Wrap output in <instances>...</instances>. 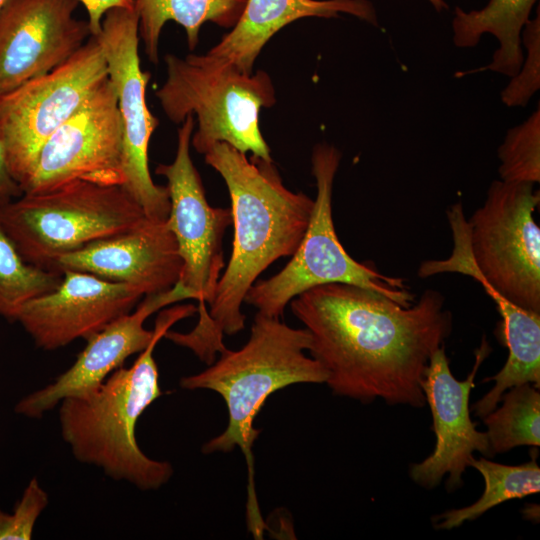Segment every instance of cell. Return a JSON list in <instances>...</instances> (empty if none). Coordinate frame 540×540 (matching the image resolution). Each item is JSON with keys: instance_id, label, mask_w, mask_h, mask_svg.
<instances>
[{"instance_id": "obj_2", "label": "cell", "mask_w": 540, "mask_h": 540, "mask_svg": "<svg viewBox=\"0 0 540 540\" xmlns=\"http://www.w3.org/2000/svg\"><path fill=\"white\" fill-rule=\"evenodd\" d=\"M205 162L224 179L230 200L234 236L232 252L207 312L195 327L164 337L190 349L208 366L227 348L225 335L244 328L245 296L259 275L277 259L292 256L308 227L314 200L284 184L273 161L251 156L226 143L204 154Z\"/></svg>"}, {"instance_id": "obj_16", "label": "cell", "mask_w": 540, "mask_h": 540, "mask_svg": "<svg viewBox=\"0 0 540 540\" xmlns=\"http://www.w3.org/2000/svg\"><path fill=\"white\" fill-rule=\"evenodd\" d=\"M191 299L189 292L176 283L172 288L145 295L133 312H129L89 336L75 362L53 382L20 399L15 412L39 419L67 397L85 396L96 390L125 360L142 352L151 342L154 330L144 327L154 312L179 301Z\"/></svg>"}, {"instance_id": "obj_20", "label": "cell", "mask_w": 540, "mask_h": 540, "mask_svg": "<svg viewBox=\"0 0 540 540\" xmlns=\"http://www.w3.org/2000/svg\"><path fill=\"white\" fill-rule=\"evenodd\" d=\"M246 1L242 0H135L139 18V37L148 60H159V39L164 25L174 21L185 32L189 49L199 42L201 26L212 22L232 28L239 19Z\"/></svg>"}, {"instance_id": "obj_5", "label": "cell", "mask_w": 540, "mask_h": 540, "mask_svg": "<svg viewBox=\"0 0 540 540\" xmlns=\"http://www.w3.org/2000/svg\"><path fill=\"white\" fill-rule=\"evenodd\" d=\"M310 346L306 328H292L280 318L257 312L242 348L226 349L204 371L182 377V388L217 392L227 407L225 430L206 442L202 451L230 452L238 446L251 473V448L260 433L253 424L268 397L293 384L326 382L325 368L305 354Z\"/></svg>"}, {"instance_id": "obj_30", "label": "cell", "mask_w": 540, "mask_h": 540, "mask_svg": "<svg viewBox=\"0 0 540 540\" xmlns=\"http://www.w3.org/2000/svg\"><path fill=\"white\" fill-rule=\"evenodd\" d=\"M6 0H0V9L2 8V6L4 5Z\"/></svg>"}, {"instance_id": "obj_7", "label": "cell", "mask_w": 540, "mask_h": 540, "mask_svg": "<svg viewBox=\"0 0 540 540\" xmlns=\"http://www.w3.org/2000/svg\"><path fill=\"white\" fill-rule=\"evenodd\" d=\"M146 219L122 186L79 179L46 192L22 194L0 207V223L21 256L48 270L55 258Z\"/></svg>"}, {"instance_id": "obj_12", "label": "cell", "mask_w": 540, "mask_h": 540, "mask_svg": "<svg viewBox=\"0 0 540 540\" xmlns=\"http://www.w3.org/2000/svg\"><path fill=\"white\" fill-rule=\"evenodd\" d=\"M122 147L117 93L107 77L46 140L21 190L37 194L77 179L121 186Z\"/></svg>"}, {"instance_id": "obj_1", "label": "cell", "mask_w": 540, "mask_h": 540, "mask_svg": "<svg viewBox=\"0 0 540 540\" xmlns=\"http://www.w3.org/2000/svg\"><path fill=\"white\" fill-rule=\"evenodd\" d=\"M444 302L427 289L404 307L369 289L328 283L299 294L290 307L310 333L309 352L334 394L420 408L429 360L452 330Z\"/></svg>"}, {"instance_id": "obj_3", "label": "cell", "mask_w": 540, "mask_h": 540, "mask_svg": "<svg viewBox=\"0 0 540 540\" xmlns=\"http://www.w3.org/2000/svg\"><path fill=\"white\" fill-rule=\"evenodd\" d=\"M196 312L193 304L160 311L153 339L130 367L112 372L93 392L67 397L58 404L60 433L76 460L143 491L157 490L170 480L172 465L140 449L136 425L162 395L153 356L157 343L173 324Z\"/></svg>"}, {"instance_id": "obj_13", "label": "cell", "mask_w": 540, "mask_h": 540, "mask_svg": "<svg viewBox=\"0 0 540 540\" xmlns=\"http://www.w3.org/2000/svg\"><path fill=\"white\" fill-rule=\"evenodd\" d=\"M78 0H6L0 9V95L66 62L90 35Z\"/></svg>"}, {"instance_id": "obj_21", "label": "cell", "mask_w": 540, "mask_h": 540, "mask_svg": "<svg viewBox=\"0 0 540 540\" xmlns=\"http://www.w3.org/2000/svg\"><path fill=\"white\" fill-rule=\"evenodd\" d=\"M470 466L480 472L485 481L483 495L472 505L449 510L439 515L440 529H452L465 521L475 520L492 507L511 499H520L540 490V468L536 460L510 466L486 458L470 460Z\"/></svg>"}, {"instance_id": "obj_19", "label": "cell", "mask_w": 540, "mask_h": 540, "mask_svg": "<svg viewBox=\"0 0 540 540\" xmlns=\"http://www.w3.org/2000/svg\"><path fill=\"white\" fill-rule=\"evenodd\" d=\"M538 0H489L478 10L464 11L457 6L452 19V39L458 48L475 47L485 34L498 41L490 63L457 73V77L490 71L514 77L520 70L525 51L521 34Z\"/></svg>"}, {"instance_id": "obj_9", "label": "cell", "mask_w": 540, "mask_h": 540, "mask_svg": "<svg viewBox=\"0 0 540 540\" xmlns=\"http://www.w3.org/2000/svg\"><path fill=\"white\" fill-rule=\"evenodd\" d=\"M107 77L102 46L91 36L54 70L0 95V134L20 188L46 140Z\"/></svg>"}, {"instance_id": "obj_23", "label": "cell", "mask_w": 540, "mask_h": 540, "mask_svg": "<svg viewBox=\"0 0 540 540\" xmlns=\"http://www.w3.org/2000/svg\"><path fill=\"white\" fill-rule=\"evenodd\" d=\"M62 273L28 263L0 223V316L15 322L22 306L53 291Z\"/></svg>"}, {"instance_id": "obj_15", "label": "cell", "mask_w": 540, "mask_h": 540, "mask_svg": "<svg viewBox=\"0 0 540 540\" xmlns=\"http://www.w3.org/2000/svg\"><path fill=\"white\" fill-rule=\"evenodd\" d=\"M51 292L25 303L16 321L41 349L51 351L87 339L131 312L143 294L136 288L95 275L64 270Z\"/></svg>"}, {"instance_id": "obj_28", "label": "cell", "mask_w": 540, "mask_h": 540, "mask_svg": "<svg viewBox=\"0 0 540 540\" xmlns=\"http://www.w3.org/2000/svg\"><path fill=\"white\" fill-rule=\"evenodd\" d=\"M23 194L19 184L13 178L6 156L5 145L0 134V207Z\"/></svg>"}, {"instance_id": "obj_31", "label": "cell", "mask_w": 540, "mask_h": 540, "mask_svg": "<svg viewBox=\"0 0 540 540\" xmlns=\"http://www.w3.org/2000/svg\"><path fill=\"white\" fill-rule=\"evenodd\" d=\"M242 1H246V0H242Z\"/></svg>"}, {"instance_id": "obj_24", "label": "cell", "mask_w": 540, "mask_h": 540, "mask_svg": "<svg viewBox=\"0 0 540 540\" xmlns=\"http://www.w3.org/2000/svg\"><path fill=\"white\" fill-rule=\"evenodd\" d=\"M500 180L509 183L540 182V108L509 129L497 151Z\"/></svg>"}, {"instance_id": "obj_22", "label": "cell", "mask_w": 540, "mask_h": 540, "mask_svg": "<svg viewBox=\"0 0 540 540\" xmlns=\"http://www.w3.org/2000/svg\"><path fill=\"white\" fill-rule=\"evenodd\" d=\"M502 405L484 418L492 455L522 445H540V393L530 383L505 392Z\"/></svg>"}, {"instance_id": "obj_8", "label": "cell", "mask_w": 540, "mask_h": 540, "mask_svg": "<svg viewBox=\"0 0 540 540\" xmlns=\"http://www.w3.org/2000/svg\"><path fill=\"white\" fill-rule=\"evenodd\" d=\"M340 151L327 143L317 144L311 156L317 193L306 232L290 261L272 277L258 281L244 302L259 313L280 318L299 294L319 285L346 283L369 289L404 307L414 302L405 280L380 273L371 263L354 260L340 243L332 219L334 179Z\"/></svg>"}, {"instance_id": "obj_27", "label": "cell", "mask_w": 540, "mask_h": 540, "mask_svg": "<svg viewBox=\"0 0 540 540\" xmlns=\"http://www.w3.org/2000/svg\"><path fill=\"white\" fill-rule=\"evenodd\" d=\"M83 4L88 14V24L91 36H97L105 14L114 8L133 9L135 0H78Z\"/></svg>"}, {"instance_id": "obj_14", "label": "cell", "mask_w": 540, "mask_h": 540, "mask_svg": "<svg viewBox=\"0 0 540 540\" xmlns=\"http://www.w3.org/2000/svg\"><path fill=\"white\" fill-rule=\"evenodd\" d=\"M490 351L483 337L472 371L463 381L453 376L444 346L432 354L421 388L432 414L436 445L429 457L411 467V478L417 484L433 488L448 475L447 489H455L462 484V474L470 466L473 452L493 456L487 434L476 430L469 408L476 373Z\"/></svg>"}, {"instance_id": "obj_17", "label": "cell", "mask_w": 540, "mask_h": 540, "mask_svg": "<svg viewBox=\"0 0 540 540\" xmlns=\"http://www.w3.org/2000/svg\"><path fill=\"white\" fill-rule=\"evenodd\" d=\"M183 262L166 221L144 220L136 227L87 244L54 259L49 270H75L138 289L143 296L178 282Z\"/></svg>"}, {"instance_id": "obj_11", "label": "cell", "mask_w": 540, "mask_h": 540, "mask_svg": "<svg viewBox=\"0 0 540 540\" xmlns=\"http://www.w3.org/2000/svg\"><path fill=\"white\" fill-rule=\"evenodd\" d=\"M194 116L188 115L177 135L173 162L155 172L167 180L170 212L167 224L183 262L177 283L198 302L197 313L207 311L225 268L223 237L232 224L230 208L212 207L190 155Z\"/></svg>"}, {"instance_id": "obj_10", "label": "cell", "mask_w": 540, "mask_h": 540, "mask_svg": "<svg viewBox=\"0 0 540 540\" xmlns=\"http://www.w3.org/2000/svg\"><path fill=\"white\" fill-rule=\"evenodd\" d=\"M102 46L118 98L122 123V187L142 208L147 219L166 221L170 212L166 186L154 183L148 162L151 136L159 125L146 103V86L151 78L141 69L139 18L136 8H114L94 36Z\"/></svg>"}, {"instance_id": "obj_26", "label": "cell", "mask_w": 540, "mask_h": 540, "mask_svg": "<svg viewBox=\"0 0 540 540\" xmlns=\"http://www.w3.org/2000/svg\"><path fill=\"white\" fill-rule=\"evenodd\" d=\"M48 503L47 492L36 477L32 478L12 513L0 509V540H30L36 521Z\"/></svg>"}, {"instance_id": "obj_4", "label": "cell", "mask_w": 540, "mask_h": 540, "mask_svg": "<svg viewBox=\"0 0 540 540\" xmlns=\"http://www.w3.org/2000/svg\"><path fill=\"white\" fill-rule=\"evenodd\" d=\"M539 203L534 184L495 180L468 220L462 204H453L447 211L452 253L423 261L418 276L465 274L487 282L516 306L540 313V228L533 218Z\"/></svg>"}, {"instance_id": "obj_29", "label": "cell", "mask_w": 540, "mask_h": 540, "mask_svg": "<svg viewBox=\"0 0 540 540\" xmlns=\"http://www.w3.org/2000/svg\"><path fill=\"white\" fill-rule=\"evenodd\" d=\"M437 12H442L449 8L445 0H427Z\"/></svg>"}, {"instance_id": "obj_6", "label": "cell", "mask_w": 540, "mask_h": 540, "mask_svg": "<svg viewBox=\"0 0 540 540\" xmlns=\"http://www.w3.org/2000/svg\"><path fill=\"white\" fill-rule=\"evenodd\" d=\"M166 80L156 97L169 120L181 124L192 114L197 130L191 145L205 154L217 143L271 161L270 148L259 128L262 108L274 105L275 90L263 70L246 74L230 65H214L200 55L165 56Z\"/></svg>"}, {"instance_id": "obj_25", "label": "cell", "mask_w": 540, "mask_h": 540, "mask_svg": "<svg viewBox=\"0 0 540 540\" xmlns=\"http://www.w3.org/2000/svg\"><path fill=\"white\" fill-rule=\"evenodd\" d=\"M522 46L526 51L524 60L517 74L502 90V103L510 108L525 107L540 88V10L525 24L522 34Z\"/></svg>"}, {"instance_id": "obj_18", "label": "cell", "mask_w": 540, "mask_h": 540, "mask_svg": "<svg viewBox=\"0 0 540 540\" xmlns=\"http://www.w3.org/2000/svg\"><path fill=\"white\" fill-rule=\"evenodd\" d=\"M340 13L378 26L376 9L369 0H246L231 31L200 57L251 74L265 44L283 27L305 17L337 18Z\"/></svg>"}]
</instances>
